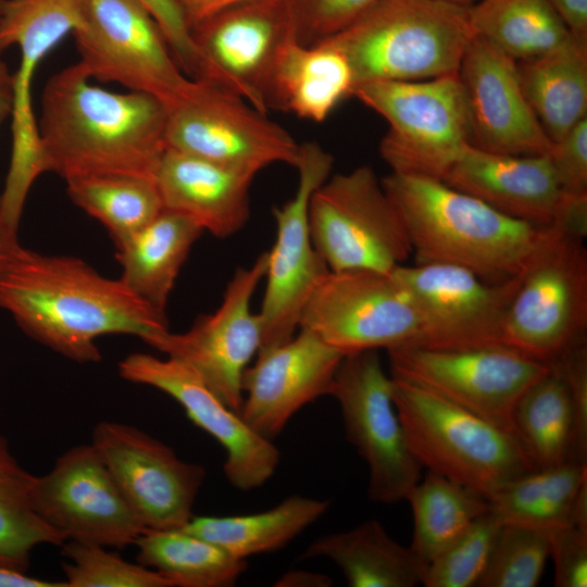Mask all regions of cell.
I'll use <instances>...</instances> for the list:
<instances>
[{"label":"cell","mask_w":587,"mask_h":587,"mask_svg":"<svg viewBox=\"0 0 587 587\" xmlns=\"http://www.w3.org/2000/svg\"><path fill=\"white\" fill-rule=\"evenodd\" d=\"M587 250L584 239L546 227L520 274L502 322L501 344L552 362L586 340Z\"/></svg>","instance_id":"cell-7"},{"label":"cell","mask_w":587,"mask_h":587,"mask_svg":"<svg viewBox=\"0 0 587 587\" xmlns=\"http://www.w3.org/2000/svg\"><path fill=\"white\" fill-rule=\"evenodd\" d=\"M313 245L329 271L391 273L412 254L405 229L370 166L328 177L312 193Z\"/></svg>","instance_id":"cell-10"},{"label":"cell","mask_w":587,"mask_h":587,"mask_svg":"<svg viewBox=\"0 0 587 587\" xmlns=\"http://www.w3.org/2000/svg\"><path fill=\"white\" fill-rule=\"evenodd\" d=\"M203 229L190 217L163 209L116 247L121 279L157 311L165 307L179 271Z\"/></svg>","instance_id":"cell-26"},{"label":"cell","mask_w":587,"mask_h":587,"mask_svg":"<svg viewBox=\"0 0 587 587\" xmlns=\"http://www.w3.org/2000/svg\"><path fill=\"white\" fill-rule=\"evenodd\" d=\"M554 586H587V533L569 524L548 529Z\"/></svg>","instance_id":"cell-43"},{"label":"cell","mask_w":587,"mask_h":587,"mask_svg":"<svg viewBox=\"0 0 587 587\" xmlns=\"http://www.w3.org/2000/svg\"><path fill=\"white\" fill-rule=\"evenodd\" d=\"M423 322L391 273L329 271L315 286L299 320L342 355L417 341Z\"/></svg>","instance_id":"cell-14"},{"label":"cell","mask_w":587,"mask_h":587,"mask_svg":"<svg viewBox=\"0 0 587 587\" xmlns=\"http://www.w3.org/2000/svg\"><path fill=\"white\" fill-rule=\"evenodd\" d=\"M266 251L247 267L238 268L218 308L199 319L185 333L167 330L152 346L189 364L209 388L232 410L242 403V376L263 345V326L251 300L264 278Z\"/></svg>","instance_id":"cell-19"},{"label":"cell","mask_w":587,"mask_h":587,"mask_svg":"<svg viewBox=\"0 0 587 587\" xmlns=\"http://www.w3.org/2000/svg\"><path fill=\"white\" fill-rule=\"evenodd\" d=\"M118 372L128 382L171 396L198 427L222 446L226 453L224 473L233 487L252 490L275 473L280 455L273 441L254 432L186 362L173 357L132 353L118 363Z\"/></svg>","instance_id":"cell-21"},{"label":"cell","mask_w":587,"mask_h":587,"mask_svg":"<svg viewBox=\"0 0 587 587\" xmlns=\"http://www.w3.org/2000/svg\"><path fill=\"white\" fill-rule=\"evenodd\" d=\"M162 30L179 67L189 78L199 70L197 50L179 9L173 0H140Z\"/></svg>","instance_id":"cell-45"},{"label":"cell","mask_w":587,"mask_h":587,"mask_svg":"<svg viewBox=\"0 0 587 587\" xmlns=\"http://www.w3.org/2000/svg\"><path fill=\"white\" fill-rule=\"evenodd\" d=\"M458 75L466 97L472 146L511 155L550 151L553 142L526 99L514 59L474 35Z\"/></svg>","instance_id":"cell-22"},{"label":"cell","mask_w":587,"mask_h":587,"mask_svg":"<svg viewBox=\"0 0 587 587\" xmlns=\"http://www.w3.org/2000/svg\"><path fill=\"white\" fill-rule=\"evenodd\" d=\"M473 37L469 7L445 0H377L323 41L346 57L355 87L458 73Z\"/></svg>","instance_id":"cell-4"},{"label":"cell","mask_w":587,"mask_h":587,"mask_svg":"<svg viewBox=\"0 0 587 587\" xmlns=\"http://www.w3.org/2000/svg\"><path fill=\"white\" fill-rule=\"evenodd\" d=\"M138 563L165 577L172 587L233 586L247 561L184 528L147 529L136 540Z\"/></svg>","instance_id":"cell-31"},{"label":"cell","mask_w":587,"mask_h":587,"mask_svg":"<svg viewBox=\"0 0 587 587\" xmlns=\"http://www.w3.org/2000/svg\"><path fill=\"white\" fill-rule=\"evenodd\" d=\"M0 54H1V52H0Z\"/></svg>","instance_id":"cell-54"},{"label":"cell","mask_w":587,"mask_h":587,"mask_svg":"<svg viewBox=\"0 0 587 587\" xmlns=\"http://www.w3.org/2000/svg\"><path fill=\"white\" fill-rule=\"evenodd\" d=\"M333 164V155L320 143H301L297 190L273 210L276 237L266 251V284L259 312L263 326L261 348L284 342L296 334L307 300L329 272L312 241L309 207L312 193L329 177Z\"/></svg>","instance_id":"cell-16"},{"label":"cell","mask_w":587,"mask_h":587,"mask_svg":"<svg viewBox=\"0 0 587 587\" xmlns=\"http://www.w3.org/2000/svg\"><path fill=\"white\" fill-rule=\"evenodd\" d=\"M572 409L567 382L559 359L519 400L514 430L537 469L569 460Z\"/></svg>","instance_id":"cell-36"},{"label":"cell","mask_w":587,"mask_h":587,"mask_svg":"<svg viewBox=\"0 0 587 587\" xmlns=\"http://www.w3.org/2000/svg\"><path fill=\"white\" fill-rule=\"evenodd\" d=\"M416 263L467 268L488 282L519 275L544 235L441 179L390 172L380 178Z\"/></svg>","instance_id":"cell-3"},{"label":"cell","mask_w":587,"mask_h":587,"mask_svg":"<svg viewBox=\"0 0 587 587\" xmlns=\"http://www.w3.org/2000/svg\"><path fill=\"white\" fill-rule=\"evenodd\" d=\"M587 480V464L566 461L521 475L487 498L488 513L500 524L549 529L567 523L574 498Z\"/></svg>","instance_id":"cell-33"},{"label":"cell","mask_w":587,"mask_h":587,"mask_svg":"<svg viewBox=\"0 0 587 587\" xmlns=\"http://www.w3.org/2000/svg\"><path fill=\"white\" fill-rule=\"evenodd\" d=\"M258 173L166 148L155 172L163 208L226 238L250 216V188Z\"/></svg>","instance_id":"cell-25"},{"label":"cell","mask_w":587,"mask_h":587,"mask_svg":"<svg viewBox=\"0 0 587 587\" xmlns=\"http://www.w3.org/2000/svg\"><path fill=\"white\" fill-rule=\"evenodd\" d=\"M562 195L587 196V117L547 153Z\"/></svg>","instance_id":"cell-44"},{"label":"cell","mask_w":587,"mask_h":587,"mask_svg":"<svg viewBox=\"0 0 587 587\" xmlns=\"http://www.w3.org/2000/svg\"><path fill=\"white\" fill-rule=\"evenodd\" d=\"M571 35L587 43V0H548Z\"/></svg>","instance_id":"cell-46"},{"label":"cell","mask_w":587,"mask_h":587,"mask_svg":"<svg viewBox=\"0 0 587 587\" xmlns=\"http://www.w3.org/2000/svg\"><path fill=\"white\" fill-rule=\"evenodd\" d=\"M442 180L508 216L539 227L553 224L562 198L547 154H501L470 145Z\"/></svg>","instance_id":"cell-24"},{"label":"cell","mask_w":587,"mask_h":587,"mask_svg":"<svg viewBox=\"0 0 587 587\" xmlns=\"http://www.w3.org/2000/svg\"><path fill=\"white\" fill-rule=\"evenodd\" d=\"M330 396L340 407L347 440L367 464L369 498L386 504L407 500L423 467L409 447L377 350L344 355Z\"/></svg>","instance_id":"cell-13"},{"label":"cell","mask_w":587,"mask_h":587,"mask_svg":"<svg viewBox=\"0 0 587 587\" xmlns=\"http://www.w3.org/2000/svg\"><path fill=\"white\" fill-rule=\"evenodd\" d=\"M0 587H67L65 582L35 578L14 569L0 566Z\"/></svg>","instance_id":"cell-48"},{"label":"cell","mask_w":587,"mask_h":587,"mask_svg":"<svg viewBox=\"0 0 587 587\" xmlns=\"http://www.w3.org/2000/svg\"><path fill=\"white\" fill-rule=\"evenodd\" d=\"M276 586H328L330 580L328 577L309 572H290L283 575Z\"/></svg>","instance_id":"cell-51"},{"label":"cell","mask_w":587,"mask_h":587,"mask_svg":"<svg viewBox=\"0 0 587 587\" xmlns=\"http://www.w3.org/2000/svg\"><path fill=\"white\" fill-rule=\"evenodd\" d=\"M391 274L422 317V334L410 345L461 348L501 344L503 317L521 273L494 283L461 266L416 263L400 265Z\"/></svg>","instance_id":"cell-20"},{"label":"cell","mask_w":587,"mask_h":587,"mask_svg":"<svg viewBox=\"0 0 587 587\" xmlns=\"http://www.w3.org/2000/svg\"><path fill=\"white\" fill-rule=\"evenodd\" d=\"M344 355L299 329L284 342L261 348L242 376V420L273 440L304 405L330 395Z\"/></svg>","instance_id":"cell-23"},{"label":"cell","mask_w":587,"mask_h":587,"mask_svg":"<svg viewBox=\"0 0 587 587\" xmlns=\"http://www.w3.org/2000/svg\"><path fill=\"white\" fill-rule=\"evenodd\" d=\"M72 35L78 63L91 79L150 95L166 108L191 80L140 0H84Z\"/></svg>","instance_id":"cell-12"},{"label":"cell","mask_w":587,"mask_h":587,"mask_svg":"<svg viewBox=\"0 0 587 587\" xmlns=\"http://www.w3.org/2000/svg\"><path fill=\"white\" fill-rule=\"evenodd\" d=\"M32 500L65 541L124 548L147 530L92 444L72 447L48 473L35 476Z\"/></svg>","instance_id":"cell-17"},{"label":"cell","mask_w":587,"mask_h":587,"mask_svg":"<svg viewBox=\"0 0 587 587\" xmlns=\"http://www.w3.org/2000/svg\"><path fill=\"white\" fill-rule=\"evenodd\" d=\"M390 378L409 447L422 467L486 499L537 469L513 432L416 384Z\"/></svg>","instance_id":"cell-5"},{"label":"cell","mask_w":587,"mask_h":587,"mask_svg":"<svg viewBox=\"0 0 587 587\" xmlns=\"http://www.w3.org/2000/svg\"><path fill=\"white\" fill-rule=\"evenodd\" d=\"M66 184L72 202L108 229L115 247L164 209L153 178L98 174L68 178Z\"/></svg>","instance_id":"cell-35"},{"label":"cell","mask_w":587,"mask_h":587,"mask_svg":"<svg viewBox=\"0 0 587 587\" xmlns=\"http://www.w3.org/2000/svg\"><path fill=\"white\" fill-rule=\"evenodd\" d=\"M35 475L21 466L0 435V566L26 572L33 550L62 546L64 537L33 507Z\"/></svg>","instance_id":"cell-37"},{"label":"cell","mask_w":587,"mask_h":587,"mask_svg":"<svg viewBox=\"0 0 587 587\" xmlns=\"http://www.w3.org/2000/svg\"><path fill=\"white\" fill-rule=\"evenodd\" d=\"M0 308L30 337L79 363L101 359L100 336L134 335L152 347L168 330L165 314L121 278L73 257L23 247L0 275Z\"/></svg>","instance_id":"cell-1"},{"label":"cell","mask_w":587,"mask_h":587,"mask_svg":"<svg viewBox=\"0 0 587 587\" xmlns=\"http://www.w3.org/2000/svg\"><path fill=\"white\" fill-rule=\"evenodd\" d=\"M329 505V500L291 495L258 513L192 516L183 528L246 560L285 547L319 520Z\"/></svg>","instance_id":"cell-30"},{"label":"cell","mask_w":587,"mask_h":587,"mask_svg":"<svg viewBox=\"0 0 587 587\" xmlns=\"http://www.w3.org/2000/svg\"><path fill=\"white\" fill-rule=\"evenodd\" d=\"M83 5L84 0H0V52L10 46L20 51L12 74L11 159L0 196V214L15 229L34 182L46 173L33 103L35 73L78 26Z\"/></svg>","instance_id":"cell-8"},{"label":"cell","mask_w":587,"mask_h":587,"mask_svg":"<svg viewBox=\"0 0 587 587\" xmlns=\"http://www.w3.org/2000/svg\"><path fill=\"white\" fill-rule=\"evenodd\" d=\"M474 35L516 62L542 55L572 35L548 0H479L469 7Z\"/></svg>","instance_id":"cell-32"},{"label":"cell","mask_w":587,"mask_h":587,"mask_svg":"<svg viewBox=\"0 0 587 587\" xmlns=\"http://www.w3.org/2000/svg\"><path fill=\"white\" fill-rule=\"evenodd\" d=\"M377 0H288L297 40L313 46L337 34Z\"/></svg>","instance_id":"cell-41"},{"label":"cell","mask_w":587,"mask_h":587,"mask_svg":"<svg viewBox=\"0 0 587 587\" xmlns=\"http://www.w3.org/2000/svg\"><path fill=\"white\" fill-rule=\"evenodd\" d=\"M352 71L346 57L325 41L303 46L296 38L283 49L274 73V110L323 122L351 97Z\"/></svg>","instance_id":"cell-27"},{"label":"cell","mask_w":587,"mask_h":587,"mask_svg":"<svg viewBox=\"0 0 587 587\" xmlns=\"http://www.w3.org/2000/svg\"><path fill=\"white\" fill-rule=\"evenodd\" d=\"M166 109V148L255 173L298 163L300 143L284 127L216 84L191 78Z\"/></svg>","instance_id":"cell-11"},{"label":"cell","mask_w":587,"mask_h":587,"mask_svg":"<svg viewBox=\"0 0 587 587\" xmlns=\"http://www.w3.org/2000/svg\"><path fill=\"white\" fill-rule=\"evenodd\" d=\"M445 1L452 2L460 5L470 7L479 0H445Z\"/></svg>","instance_id":"cell-53"},{"label":"cell","mask_w":587,"mask_h":587,"mask_svg":"<svg viewBox=\"0 0 587 587\" xmlns=\"http://www.w3.org/2000/svg\"><path fill=\"white\" fill-rule=\"evenodd\" d=\"M559 361L562 365L570 392L572 409V438L570 462L587 464V345L583 340L565 353Z\"/></svg>","instance_id":"cell-42"},{"label":"cell","mask_w":587,"mask_h":587,"mask_svg":"<svg viewBox=\"0 0 587 587\" xmlns=\"http://www.w3.org/2000/svg\"><path fill=\"white\" fill-rule=\"evenodd\" d=\"M167 109L138 91L91 84L77 62L52 75L38 130L46 172L68 178L124 174L153 178L166 150Z\"/></svg>","instance_id":"cell-2"},{"label":"cell","mask_w":587,"mask_h":587,"mask_svg":"<svg viewBox=\"0 0 587 587\" xmlns=\"http://www.w3.org/2000/svg\"><path fill=\"white\" fill-rule=\"evenodd\" d=\"M91 444L146 529L183 528L190 521L205 477L203 466L179 459L170 446L118 422L98 423Z\"/></svg>","instance_id":"cell-18"},{"label":"cell","mask_w":587,"mask_h":587,"mask_svg":"<svg viewBox=\"0 0 587 587\" xmlns=\"http://www.w3.org/2000/svg\"><path fill=\"white\" fill-rule=\"evenodd\" d=\"M407 501L413 513L410 548L425 570L438 553L488 511L486 498L429 471L414 486Z\"/></svg>","instance_id":"cell-34"},{"label":"cell","mask_w":587,"mask_h":587,"mask_svg":"<svg viewBox=\"0 0 587 587\" xmlns=\"http://www.w3.org/2000/svg\"><path fill=\"white\" fill-rule=\"evenodd\" d=\"M389 375L416 384L515 434L524 392L551 366L503 344L461 348L401 345L387 350Z\"/></svg>","instance_id":"cell-9"},{"label":"cell","mask_w":587,"mask_h":587,"mask_svg":"<svg viewBox=\"0 0 587 587\" xmlns=\"http://www.w3.org/2000/svg\"><path fill=\"white\" fill-rule=\"evenodd\" d=\"M526 99L552 142L587 117V43L571 36L535 59L517 62Z\"/></svg>","instance_id":"cell-29"},{"label":"cell","mask_w":587,"mask_h":587,"mask_svg":"<svg viewBox=\"0 0 587 587\" xmlns=\"http://www.w3.org/2000/svg\"><path fill=\"white\" fill-rule=\"evenodd\" d=\"M351 97L389 127L379 146L391 172L444 179L471 145L466 97L458 73L423 80H377Z\"/></svg>","instance_id":"cell-6"},{"label":"cell","mask_w":587,"mask_h":587,"mask_svg":"<svg viewBox=\"0 0 587 587\" xmlns=\"http://www.w3.org/2000/svg\"><path fill=\"white\" fill-rule=\"evenodd\" d=\"M315 558L335 563L351 587H413L425 572L410 546L394 540L374 519L316 538L301 555Z\"/></svg>","instance_id":"cell-28"},{"label":"cell","mask_w":587,"mask_h":587,"mask_svg":"<svg viewBox=\"0 0 587 587\" xmlns=\"http://www.w3.org/2000/svg\"><path fill=\"white\" fill-rule=\"evenodd\" d=\"M62 563L67 587H172L161 574L95 544L66 540Z\"/></svg>","instance_id":"cell-39"},{"label":"cell","mask_w":587,"mask_h":587,"mask_svg":"<svg viewBox=\"0 0 587 587\" xmlns=\"http://www.w3.org/2000/svg\"><path fill=\"white\" fill-rule=\"evenodd\" d=\"M202 79L228 89L258 111L274 110L273 80L285 46L297 39L288 0H246L190 28Z\"/></svg>","instance_id":"cell-15"},{"label":"cell","mask_w":587,"mask_h":587,"mask_svg":"<svg viewBox=\"0 0 587 587\" xmlns=\"http://www.w3.org/2000/svg\"><path fill=\"white\" fill-rule=\"evenodd\" d=\"M567 523L587 533V480L582 484L574 498Z\"/></svg>","instance_id":"cell-50"},{"label":"cell","mask_w":587,"mask_h":587,"mask_svg":"<svg viewBox=\"0 0 587 587\" xmlns=\"http://www.w3.org/2000/svg\"><path fill=\"white\" fill-rule=\"evenodd\" d=\"M16 232L0 214V275L22 248L17 241Z\"/></svg>","instance_id":"cell-49"},{"label":"cell","mask_w":587,"mask_h":587,"mask_svg":"<svg viewBox=\"0 0 587 587\" xmlns=\"http://www.w3.org/2000/svg\"><path fill=\"white\" fill-rule=\"evenodd\" d=\"M499 525L488 511L479 516L427 565L422 584L425 587L477 586Z\"/></svg>","instance_id":"cell-40"},{"label":"cell","mask_w":587,"mask_h":587,"mask_svg":"<svg viewBox=\"0 0 587 587\" xmlns=\"http://www.w3.org/2000/svg\"><path fill=\"white\" fill-rule=\"evenodd\" d=\"M549 555L548 529L502 523L476 587H535Z\"/></svg>","instance_id":"cell-38"},{"label":"cell","mask_w":587,"mask_h":587,"mask_svg":"<svg viewBox=\"0 0 587 587\" xmlns=\"http://www.w3.org/2000/svg\"><path fill=\"white\" fill-rule=\"evenodd\" d=\"M189 29L207 17L246 0H173Z\"/></svg>","instance_id":"cell-47"},{"label":"cell","mask_w":587,"mask_h":587,"mask_svg":"<svg viewBox=\"0 0 587 587\" xmlns=\"http://www.w3.org/2000/svg\"><path fill=\"white\" fill-rule=\"evenodd\" d=\"M12 74L0 59V124L11 114Z\"/></svg>","instance_id":"cell-52"}]
</instances>
